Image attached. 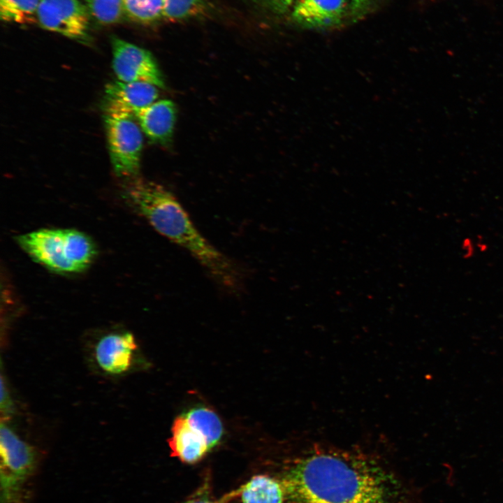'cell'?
Wrapping results in <instances>:
<instances>
[{"label": "cell", "mask_w": 503, "mask_h": 503, "mask_svg": "<svg viewBox=\"0 0 503 503\" xmlns=\"http://www.w3.org/2000/svg\"><path fill=\"white\" fill-rule=\"evenodd\" d=\"M137 347L133 335L129 332L106 334L95 344V362L108 374H123L131 369Z\"/></svg>", "instance_id": "obj_7"}, {"label": "cell", "mask_w": 503, "mask_h": 503, "mask_svg": "<svg viewBox=\"0 0 503 503\" xmlns=\"http://www.w3.org/2000/svg\"><path fill=\"white\" fill-rule=\"evenodd\" d=\"M295 503H407L399 481L365 453L307 446L280 482Z\"/></svg>", "instance_id": "obj_1"}, {"label": "cell", "mask_w": 503, "mask_h": 503, "mask_svg": "<svg viewBox=\"0 0 503 503\" xmlns=\"http://www.w3.org/2000/svg\"><path fill=\"white\" fill-rule=\"evenodd\" d=\"M13 409L11 397L7 386L5 385L4 380L1 377V410L6 414H10Z\"/></svg>", "instance_id": "obj_20"}, {"label": "cell", "mask_w": 503, "mask_h": 503, "mask_svg": "<svg viewBox=\"0 0 503 503\" xmlns=\"http://www.w3.org/2000/svg\"><path fill=\"white\" fill-rule=\"evenodd\" d=\"M270 8L279 13L291 10L296 0H260Z\"/></svg>", "instance_id": "obj_21"}, {"label": "cell", "mask_w": 503, "mask_h": 503, "mask_svg": "<svg viewBox=\"0 0 503 503\" xmlns=\"http://www.w3.org/2000/svg\"><path fill=\"white\" fill-rule=\"evenodd\" d=\"M191 426L206 439L209 449L216 446L223 435V425L217 414L205 407H196L184 415Z\"/></svg>", "instance_id": "obj_14"}, {"label": "cell", "mask_w": 503, "mask_h": 503, "mask_svg": "<svg viewBox=\"0 0 503 503\" xmlns=\"http://www.w3.org/2000/svg\"><path fill=\"white\" fill-rule=\"evenodd\" d=\"M85 2L90 15L100 24L116 23L124 14L122 0H85Z\"/></svg>", "instance_id": "obj_19"}, {"label": "cell", "mask_w": 503, "mask_h": 503, "mask_svg": "<svg viewBox=\"0 0 503 503\" xmlns=\"http://www.w3.org/2000/svg\"><path fill=\"white\" fill-rule=\"evenodd\" d=\"M124 196L158 233L188 252L218 285L231 293L240 291L244 275L240 267L199 232L170 191L154 182L136 180L128 184Z\"/></svg>", "instance_id": "obj_2"}, {"label": "cell", "mask_w": 503, "mask_h": 503, "mask_svg": "<svg viewBox=\"0 0 503 503\" xmlns=\"http://www.w3.org/2000/svg\"><path fill=\"white\" fill-rule=\"evenodd\" d=\"M1 481L13 483L31 470L34 453L32 447L24 442L6 423L0 427Z\"/></svg>", "instance_id": "obj_8"}, {"label": "cell", "mask_w": 503, "mask_h": 503, "mask_svg": "<svg viewBox=\"0 0 503 503\" xmlns=\"http://www.w3.org/2000/svg\"><path fill=\"white\" fill-rule=\"evenodd\" d=\"M68 257L77 272L87 268L94 259L96 248L92 240L83 233L64 229Z\"/></svg>", "instance_id": "obj_15"}, {"label": "cell", "mask_w": 503, "mask_h": 503, "mask_svg": "<svg viewBox=\"0 0 503 503\" xmlns=\"http://www.w3.org/2000/svg\"><path fill=\"white\" fill-rule=\"evenodd\" d=\"M349 3L356 8L363 7L368 0H348Z\"/></svg>", "instance_id": "obj_22"}, {"label": "cell", "mask_w": 503, "mask_h": 503, "mask_svg": "<svg viewBox=\"0 0 503 503\" xmlns=\"http://www.w3.org/2000/svg\"><path fill=\"white\" fill-rule=\"evenodd\" d=\"M112 69L118 80L164 87L156 61L148 50L117 37L112 39Z\"/></svg>", "instance_id": "obj_5"}, {"label": "cell", "mask_w": 503, "mask_h": 503, "mask_svg": "<svg viewBox=\"0 0 503 503\" xmlns=\"http://www.w3.org/2000/svg\"><path fill=\"white\" fill-rule=\"evenodd\" d=\"M163 17L170 21L200 15L207 10L206 0H162Z\"/></svg>", "instance_id": "obj_18"}, {"label": "cell", "mask_w": 503, "mask_h": 503, "mask_svg": "<svg viewBox=\"0 0 503 503\" xmlns=\"http://www.w3.org/2000/svg\"><path fill=\"white\" fill-rule=\"evenodd\" d=\"M191 503H214V502H210V501H196V502H194Z\"/></svg>", "instance_id": "obj_23"}, {"label": "cell", "mask_w": 503, "mask_h": 503, "mask_svg": "<svg viewBox=\"0 0 503 503\" xmlns=\"http://www.w3.org/2000/svg\"><path fill=\"white\" fill-rule=\"evenodd\" d=\"M124 13L131 20L151 23L163 17L162 0H122Z\"/></svg>", "instance_id": "obj_17"}, {"label": "cell", "mask_w": 503, "mask_h": 503, "mask_svg": "<svg viewBox=\"0 0 503 503\" xmlns=\"http://www.w3.org/2000/svg\"><path fill=\"white\" fill-rule=\"evenodd\" d=\"M41 0H0V18L2 21L28 24L36 20Z\"/></svg>", "instance_id": "obj_16"}, {"label": "cell", "mask_w": 503, "mask_h": 503, "mask_svg": "<svg viewBox=\"0 0 503 503\" xmlns=\"http://www.w3.org/2000/svg\"><path fill=\"white\" fill-rule=\"evenodd\" d=\"M143 133L151 140L164 144L171 138L177 110L170 100H159L133 112Z\"/></svg>", "instance_id": "obj_10"}, {"label": "cell", "mask_w": 503, "mask_h": 503, "mask_svg": "<svg viewBox=\"0 0 503 503\" xmlns=\"http://www.w3.org/2000/svg\"><path fill=\"white\" fill-rule=\"evenodd\" d=\"M171 433L168 444L172 455L184 462H197L210 449L205 437L191 426L184 415L174 420Z\"/></svg>", "instance_id": "obj_12"}, {"label": "cell", "mask_w": 503, "mask_h": 503, "mask_svg": "<svg viewBox=\"0 0 503 503\" xmlns=\"http://www.w3.org/2000/svg\"><path fill=\"white\" fill-rule=\"evenodd\" d=\"M241 495L242 503H282L285 494L280 482L258 475L241 488Z\"/></svg>", "instance_id": "obj_13"}, {"label": "cell", "mask_w": 503, "mask_h": 503, "mask_svg": "<svg viewBox=\"0 0 503 503\" xmlns=\"http://www.w3.org/2000/svg\"><path fill=\"white\" fill-rule=\"evenodd\" d=\"M158 87L147 82L115 81L106 85V110L133 113L156 101Z\"/></svg>", "instance_id": "obj_9"}, {"label": "cell", "mask_w": 503, "mask_h": 503, "mask_svg": "<svg viewBox=\"0 0 503 503\" xmlns=\"http://www.w3.org/2000/svg\"><path fill=\"white\" fill-rule=\"evenodd\" d=\"M105 124L110 158L118 176L133 177L140 168L142 130L133 113L105 110Z\"/></svg>", "instance_id": "obj_3"}, {"label": "cell", "mask_w": 503, "mask_h": 503, "mask_svg": "<svg viewBox=\"0 0 503 503\" xmlns=\"http://www.w3.org/2000/svg\"><path fill=\"white\" fill-rule=\"evenodd\" d=\"M89 12L79 0H41L36 14L40 26L67 38L85 41Z\"/></svg>", "instance_id": "obj_4"}, {"label": "cell", "mask_w": 503, "mask_h": 503, "mask_svg": "<svg viewBox=\"0 0 503 503\" xmlns=\"http://www.w3.org/2000/svg\"><path fill=\"white\" fill-rule=\"evenodd\" d=\"M348 2V0H296L291 8V15L304 27L326 28L341 22Z\"/></svg>", "instance_id": "obj_11"}, {"label": "cell", "mask_w": 503, "mask_h": 503, "mask_svg": "<svg viewBox=\"0 0 503 503\" xmlns=\"http://www.w3.org/2000/svg\"><path fill=\"white\" fill-rule=\"evenodd\" d=\"M22 249L36 262L60 273L78 272L68 257L64 229H42L17 238Z\"/></svg>", "instance_id": "obj_6"}]
</instances>
